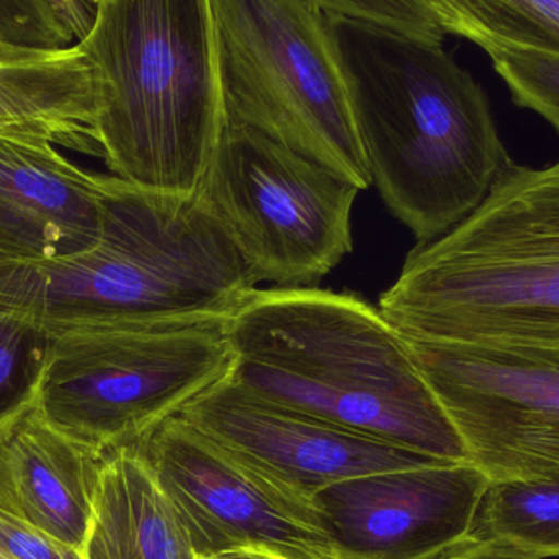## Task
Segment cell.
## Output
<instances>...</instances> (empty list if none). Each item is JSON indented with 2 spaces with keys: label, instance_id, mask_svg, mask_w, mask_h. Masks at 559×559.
Segmentation results:
<instances>
[{
  "label": "cell",
  "instance_id": "obj_1",
  "mask_svg": "<svg viewBox=\"0 0 559 559\" xmlns=\"http://www.w3.org/2000/svg\"><path fill=\"white\" fill-rule=\"evenodd\" d=\"M229 377L259 396L430 459L465 445L380 308L348 293L255 288L229 318Z\"/></svg>",
  "mask_w": 559,
  "mask_h": 559
},
{
  "label": "cell",
  "instance_id": "obj_2",
  "mask_svg": "<svg viewBox=\"0 0 559 559\" xmlns=\"http://www.w3.org/2000/svg\"><path fill=\"white\" fill-rule=\"evenodd\" d=\"M371 180L419 245L468 218L514 160L488 95L443 46L329 16Z\"/></svg>",
  "mask_w": 559,
  "mask_h": 559
},
{
  "label": "cell",
  "instance_id": "obj_3",
  "mask_svg": "<svg viewBox=\"0 0 559 559\" xmlns=\"http://www.w3.org/2000/svg\"><path fill=\"white\" fill-rule=\"evenodd\" d=\"M97 245L0 267V309L48 329L231 318L258 278L195 195L105 176Z\"/></svg>",
  "mask_w": 559,
  "mask_h": 559
},
{
  "label": "cell",
  "instance_id": "obj_4",
  "mask_svg": "<svg viewBox=\"0 0 559 559\" xmlns=\"http://www.w3.org/2000/svg\"><path fill=\"white\" fill-rule=\"evenodd\" d=\"M378 308L409 341L559 357V160L512 163L468 218L411 252Z\"/></svg>",
  "mask_w": 559,
  "mask_h": 559
},
{
  "label": "cell",
  "instance_id": "obj_5",
  "mask_svg": "<svg viewBox=\"0 0 559 559\" xmlns=\"http://www.w3.org/2000/svg\"><path fill=\"white\" fill-rule=\"evenodd\" d=\"M79 45L100 72L94 141L111 176L195 195L226 127L210 0H98Z\"/></svg>",
  "mask_w": 559,
  "mask_h": 559
},
{
  "label": "cell",
  "instance_id": "obj_6",
  "mask_svg": "<svg viewBox=\"0 0 559 559\" xmlns=\"http://www.w3.org/2000/svg\"><path fill=\"white\" fill-rule=\"evenodd\" d=\"M229 318L49 329L35 406L69 439L107 455L133 445L235 365Z\"/></svg>",
  "mask_w": 559,
  "mask_h": 559
},
{
  "label": "cell",
  "instance_id": "obj_7",
  "mask_svg": "<svg viewBox=\"0 0 559 559\" xmlns=\"http://www.w3.org/2000/svg\"><path fill=\"white\" fill-rule=\"evenodd\" d=\"M226 123L373 183L329 16L308 0H210Z\"/></svg>",
  "mask_w": 559,
  "mask_h": 559
},
{
  "label": "cell",
  "instance_id": "obj_8",
  "mask_svg": "<svg viewBox=\"0 0 559 559\" xmlns=\"http://www.w3.org/2000/svg\"><path fill=\"white\" fill-rule=\"evenodd\" d=\"M360 190L272 138L226 123L197 197L258 282L311 285L352 252Z\"/></svg>",
  "mask_w": 559,
  "mask_h": 559
},
{
  "label": "cell",
  "instance_id": "obj_9",
  "mask_svg": "<svg viewBox=\"0 0 559 559\" xmlns=\"http://www.w3.org/2000/svg\"><path fill=\"white\" fill-rule=\"evenodd\" d=\"M404 341L491 483L559 476V357Z\"/></svg>",
  "mask_w": 559,
  "mask_h": 559
},
{
  "label": "cell",
  "instance_id": "obj_10",
  "mask_svg": "<svg viewBox=\"0 0 559 559\" xmlns=\"http://www.w3.org/2000/svg\"><path fill=\"white\" fill-rule=\"evenodd\" d=\"M179 512L197 557L262 547L292 559H335L311 501L249 468L180 416L133 443Z\"/></svg>",
  "mask_w": 559,
  "mask_h": 559
},
{
  "label": "cell",
  "instance_id": "obj_11",
  "mask_svg": "<svg viewBox=\"0 0 559 559\" xmlns=\"http://www.w3.org/2000/svg\"><path fill=\"white\" fill-rule=\"evenodd\" d=\"M179 416L249 468L311 501L334 483L437 462L274 403L226 377Z\"/></svg>",
  "mask_w": 559,
  "mask_h": 559
},
{
  "label": "cell",
  "instance_id": "obj_12",
  "mask_svg": "<svg viewBox=\"0 0 559 559\" xmlns=\"http://www.w3.org/2000/svg\"><path fill=\"white\" fill-rule=\"evenodd\" d=\"M491 479L437 462L334 483L311 504L335 559H430L472 531Z\"/></svg>",
  "mask_w": 559,
  "mask_h": 559
},
{
  "label": "cell",
  "instance_id": "obj_13",
  "mask_svg": "<svg viewBox=\"0 0 559 559\" xmlns=\"http://www.w3.org/2000/svg\"><path fill=\"white\" fill-rule=\"evenodd\" d=\"M105 176L55 144L0 134V267L56 261L97 245Z\"/></svg>",
  "mask_w": 559,
  "mask_h": 559
},
{
  "label": "cell",
  "instance_id": "obj_14",
  "mask_svg": "<svg viewBox=\"0 0 559 559\" xmlns=\"http://www.w3.org/2000/svg\"><path fill=\"white\" fill-rule=\"evenodd\" d=\"M104 459L33 404L0 426V515L81 550Z\"/></svg>",
  "mask_w": 559,
  "mask_h": 559
},
{
  "label": "cell",
  "instance_id": "obj_15",
  "mask_svg": "<svg viewBox=\"0 0 559 559\" xmlns=\"http://www.w3.org/2000/svg\"><path fill=\"white\" fill-rule=\"evenodd\" d=\"M79 554L84 559H199L169 496L130 445L105 455Z\"/></svg>",
  "mask_w": 559,
  "mask_h": 559
},
{
  "label": "cell",
  "instance_id": "obj_16",
  "mask_svg": "<svg viewBox=\"0 0 559 559\" xmlns=\"http://www.w3.org/2000/svg\"><path fill=\"white\" fill-rule=\"evenodd\" d=\"M97 64L79 43L33 61L0 64V134L35 138L98 156Z\"/></svg>",
  "mask_w": 559,
  "mask_h": 559
},
{
  "label": "cell",
  "instance_id": "obj_17",
  "mask_svg": "<svg viewBox=\"0 0 559 559\" xmlns=\"http://www.w3.org/2000/svg\"><path fill=\"white\" fill-rule=\"evenodd\" d=\"M447 35L485 51L511 46L559 56V0H429Z\"/></svg>",
  "mask_w": 559,
  "mask_h": 559
},
{
  "label": "cell",
  "instance_id": "obj_18",
  "mask_svg": "<svg viewBox=\"0 0 559 559\" xmlns=\"http://www.w3.org/2000/svg\"><path fill=\"white\" fill-rule=\"evenodd\" d=\"M468 534L502 537L547 559H559V476L491 483Z\"/></svg>",
  "mask_w": 559,
  "mask_h": 559
},
{
  "label": "cell",
  "instance_id": "obj_19",
  "mask_svg": "<svg viewBox=\"0 0 559 559\" xmlns=\"http://www.w3.org/2000/svg\"><path fill=\"white\" fill-rule=\"evenodd\" d=\"M51 341L45 325L0 309V426L35 404Z\"/></svg>",
  "mask_w": 559,
  "mask_h": 559
},
{
  "label": "cell",
  "instance_id": "obj_20",
  "mask_svg": "<svg viewBox=\"0 0 559 559\" xmlns=\"http://www.w3.org/2000/svg\"><path fill=\"white\" fill-rule=\"evenodd\" d=\"M92 19L82 0H0V43L58 51L85 38Z\"/></svg>",
  "mask_w": 559,
  "mask_h": 559
},
{
  "label": "cell",
  "instance_id": "obj_21",
  "mask_svg": "<svg viewBox=\"0 0 559 559\" xmlns=\"http://www.w3.org/2000/svg\"><path fill=\"white\" fill-rule=\"evenodd\" d=\"M485 52L514 104L544 117L559 134V56L511 46H489Z\"/></svg>",
  "mask_w": 559,
  "mask_h": 559
},
{
  "label": "cell",
  "instance_id": "obj_22",
  "mask_svg": "<svg viewBox=\"0 0 559 559\" xmlns=\"http://www.w3.org/2000/svg\"><path fill=\"white\" fill-rule=\"evenodd\" d=\"M328 16L380 26L407 38L443 46L445 29L429 0H308Z\"/></svg>",
  "mask_w": 559,
  "mask_h": 559
},
{
  "label": "cell",
  "instance_id": "obj_23",
  "mask_svg": "<svg viewBox=\"0 0 559 559\" xmlns=\"http://www.w3.org/2000/svg\"><path fill=\"white\" fill-rule=\"evenodd\" d=\"M0 559H84L74 548L66 547L33 528L0 515Z\"/></svg>",
  "mask_w": 559,
  "mask_h": 559
},
{
  "label": "cell",
  "instance_id": "obj_24",
  "mask_svg": "<svg viewBox=\"0 0 559 559\" xmlns=\"http://www.w3.org/2000/svg\"><path fill=\"white\" fill-rule=\"evenodd\" d=\"M430 559H547L502 537L466 534Z\"/></svg>",
  "mask_w": 559,
  "mask_h": 559
},
{
  "label": "cell",
  "instance_id": "obj_25",
  "mask_svg": "<svg viewBox=\"0 0 559 559\" xmlns=\"http://www.w3.org/2000/svg\"><path fill=\"white\" fill-rule=\"evenodd\" d=\"M199 559H292L274 550L262 547H239L231 550L218 551L210 557Z\"/></svg>",
  "mask_w": 559,
  "mask_h": 559
},
{
  "label": "cell",
  "instance_id": "obj_26",
  "mask_svg": "<svg viewBox=\"0 0 559 559\" xmlns=\"http://www.w3.org/2000/svg\"><path fill=\"white\" fill-rule=\"evenodd\" d=\"M52 51H38V49L15 48V46L3 45L0 43V64L7 62L33 61V59L45 58Z\"/></svg>",
  "mask_w": 559,
  "mask_h": 559
},
{
  "label": "cell",
  "instance_id": "obj_27",
  "mask_svg": "<svg viewBox=\"0 0 559 559\" xmlns=\"http://www.w3.org/2000/svg\"><path fill=\"white\" fill-rule=\"evenodd\" d=\"M82 2H84L85 5H87L88 9L92 10V12H94L95 5H97L98 0H82Z\"/></svg>",
  "mask_w": 559,
  "mask_h": 559
}]
</instances>
